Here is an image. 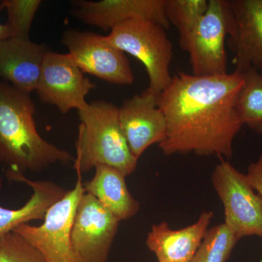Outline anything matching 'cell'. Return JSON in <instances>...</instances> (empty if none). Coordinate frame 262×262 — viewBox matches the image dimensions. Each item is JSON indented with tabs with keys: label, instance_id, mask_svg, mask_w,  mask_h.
I'll use <instances>...</instances> for the list:
<instances>
[{
	"label": "cell",
	"instance_id": "1",
	"mask_svg": "<svg viewBox=\"0 0 262 262\" xmlns=\"http://www.w3.org/2000/svg\"><path fill=\"white\" fill-rule=\"evenodd\" d=\"M244 74L200 77L179 72L158 96L167 122L159 144L165 155L194 153L230 158L234 138L242 128L235 101Z\"/></svg>",
	"mask_w": 262,
	"mask_h": 262
},
{
	"label": "cell",
	"instance_id": "2",
	"mask_svg": "<svg viewBox=\"0 0 262 262\" xmlns=\"http://www.w3.org/2000/svg\"><path fill=\"white\" fill-rule=\"evenodd\" d=\"M34 113L30 94L0 80V164L24 173L41 171L55 163L74 162L70 153L38 134Z\"/></svg>",
	"mask_w": 262,
	"mask_h": 262
},
{
	"label": "cell",
	"instance_id": "3",
	"mask_svg": "<svg viewBox=\"0 0 262 262\" xmlns=\"http://www.w3.org/2000/svg\"><path fill=\"white\" fill-rule=\"evenodd\" d=\"M79 116L74 160L77 173H88L98 165L113 167L125 177L134 173L139 160L131 152L122 132L119 107L107 101H92L79 112Z\"/></svg>",
	"mask_w": 262,
	"mask_h": 262
},
{
	"label": "cell",
	"instance_id": "4",
	"mask_svg": "<svg viewBox=\"0 0 262 262\" xmlns=\"http://www.w3.org/2000/svg\"><path fill=\"white\" fill-rule=\"evenodd\" d=\"M166 29L145 20H130L110 31L108 40L124 53L139 60L149 76V89L159 96L171 82L170 67L173 46Z\"/></svg>",
	"mask_w": 262,
	"mask_h": 262
},
{
	"label": "cell",
	"instance_id": "5",
	"mask_svg": "<svg viewBox=\"0 0 262 262\" xmlns=\"http://www.w3.org/2000/svg\"><path fill=\"white\" fill-rule=\"evenodd\" d=\"M75 187L48 209L40 226L28 224L13 231L42 254L47 262H84L72 242V227L76 209L84 193L82 174L77 173Z\"/></svg>",
	"mask_w": 262,
	"mask_h": 262
},
{
	"label": "cell",
	"instance_id": "6",
	"mask_svg": "<svg viewBox=\"0 0 262 262\" xmlns=\"http://www.w3.org/2000/svg\"><path fill=\"white\" fill-rule=\"evenodd\" d=\"M229 16V0H209L205 14L187 37L179 42L189 54L192 75L206 77L227 73L225 42Z\"/></svg>",
	"mask_w": 262,
	"mask_h": 262
},
{
	"label": "cell",
	"instance_id": "7",
	"mask_svg": "<svg viewBox=\"0 0 262 262\" xmlns=\"http://www.w3.org/2000/svg\"><path fill=\"white\" fill-rule=\"evenodd\" d=\"M211 178L225 207V225L236 238L256 235L262 239V198L255 192L247 176L223 160Z\"/></svg>",
	"mask_w": 262,
	"mask_h": 262
},
{
	"label": "cell",
	"instance_id": "8",
	"mask_svg": "<svg viewBox=\"0 0 262 262\" xmlns=\"http://www.w3.org/2000/svg\"><path fill=\"white\" fill-rule=\"evenodd\" d=\"M61 42L83 73L118 85L130 84L135 80L125 53L112 44L107 36L68 29L63 33Z\"/></svg>",
	"mask_w": 262,
	"mask_h": 262
},
{
	"label": "cell",
	"instance_id": "9",
	"mask_svg": "<svg viewBox=\"0 0 262 262\" xmlns=\"http://www.w3.org/2000/svg\"><path fill=\"white\" fill-rule=\"evenodd\" d=\"M95 88L70 55L48 52L36 90L43 103L56 106L63 114L74 108L82 111L89 106L86 96Z\"/></svg>",
	"mask_w": 262,
	"mask_h": 262
},
{
	"label": "cell",
	"instance_id": "10",
	"mask_svg": "<svg viewBox=\"0 0 262 262\" xmlns=\"http://www.w3.org/2000/svg\"><path fill=\"white\" fill-rule=\"evenodd\" d=\"M120 221L89 193L81 196L72 227V242L84 262H107Z\"/></svg>",
	"mask_w": 262,
	"mask_h": 262
},
{
	"label": "cell",
	"instance_id": "11",
	"mask_svg": "<svg viewBox=\"0 0 262 262\" xmlns=\"http://www.w3.org/2000/svg\"><path fill=\"white\" fill-rule=\"evenodd\" d=\"M72 14L86 24L111 31L130 20H145L168 29L165 0H102L71 2Z\"/></svg>",
	"mask_w": 262,
	"mask_h": 262
},
{
	"label": "cell",
	"instance_id": "12",
	"mask_svg": "<svg viewBox=\"0 0 262 262\" xmlns=\"http://www.w3.org/2000/svg\"><path fill=\"white\" fill-rule=\"evenodd\" d=\"M119 120L130 151L137 160L166 136V119L158 104V96L149 89L124 101L119 108Z\"/></svg>",
	"mask_w": 262,
	"mask_h": 262
},
{
	"label": "cell",
	"instance_id": "13",
	"mask_svg": "<svg viewBox=\"0 0 262 262\" xmlns=\"http://www.w3.org/2000/svg\"><path fill=\"white\" fill-rule=\"evenodd\" d=\"M228 44L236 71L262 74V0H229Z\"/></svg>",
	"mask_w": 262,
	"mask_h": 262
},
{
	"label": "cell",
	"instance_id": "14",
	"mask_svg": "<svg viewBox=\"0 0 262 262\" xmlns=\"http://www.w3.org/2000/svg\"><path fill=\"white\" fill-rule=\"evenodd\" d=\"M46 46L30 39L9 37L0 42V80L30 94L37 90Z\"/></svg>",
	"mask_w": 262,
	"mask_h": 262
},
{
	"label": "cell",
	"instance_id": "15",
	"mask_svg": "<svg viewBox=\"0 0 262 262\" xmlns=\"http://www.w3.org/2000/svg\"><path fill=\"white\" fill-rule=\"evenodd\" d=\"M213 213L203 211L195 223L174 230L166 222L151 227L146 244L159 262H190L208 232Z\"/></svg>",
	"mask_w": 262,
	"mask_h": 262
},
{
	"label": "cell",
	"instance_id": "16",
	"mask_svg": "<svg viewBox=\"0 0 262 262\" xmlns=\"http://www.w3.org/2000/svg\"><path fill=\"white\" fill-rule=\"evenodd\" d=\"M8 178L24 182L32 187L30 199L21 208L9 209L0 206V236L13 230L18 226L33 220H44L46 213L57 201L65 195L67 190L49 181L29 180L24 173L8 170Z\"/></svg>",
	"mask_w": 262,
	"mask_h": 262
},
{
	"label": "cell",
	"instance_id": "17",
	"mask_svg": "<svg viewBox=\"0 0 262 262\" xmlns=\"http://www.w3.org/2000/svg\"><path fill=\"white\" fill-rule=\"evenodd\" d=\"M91 180L83 183L84 192L95 196L119 221L130 220L140 209V203L130 194L125 176L117 169L98 165Z\"/></svg>",
	"mask_w": 262,
	"mask_h": 262
},
{
	"label": "cell",
	"instance_id": "18",
	"mask_svg": "<svg viewBox=\"0 0 262 262\" xmlns=\"http://www.w3.org/2000/svg\"><path fill=\"white\" fill-rule=\"evenodd\" d=\"M244 82L235 101L243 125L262 135V74L255 70L244 72Z\"/></svg>",
	"mask_w": 262,
	"mask_h": 262
},
{
	"label": "cell",
	"instance_id": "19",
	"mask_svg": "<svg viewBox=\"0 0 262 262\" xmlns=\"http://www.w3.org/2000/svg\"><path fill=\"white\" fill-rule=\"evenodd\" d=\"M238 239L225 225L208 229L190 262H226Z\"/></svg>",
	"mask_w": 262,
	"mask_h": 262
},
{
	"label": "cell",
	"instance_id": "20",
	"mask_svg": "<svg viewBox=\"0 0 262 262\" xmlns=\"http://www.w3.org/2000/svg\"><path fill=\"white\" fill-rule=\"evenodd\" d=\"M208 7L207 0H165L167 19L178 30L179 42L192 32Z\"/></svg>",
	"mask_w": 262,
	"mask_h": 262
},
{
	"label": "cell",
	"instance_id": "21",
	"mask_svg": "<svg viewBox=\"0 0 262 262\" xmlns=\"http://www.w3.org/2000/svg\"><path fill=\"white\" fill-rule=\"evenodd\" d=\"M42 4L40 0H4L0 10L8 13L7 25L11 31V37L29 39V32L34 16Z\"/></svg>",
	"mask_w": 262,
	"mask_h": 262
},
{
	"label": "cell",
	"instance_id": "22",
	"mask_svg": "<svg viewBox=\"0 0 262 262\" xmlns=\"http://www.w3.org/2000/svg\"><path fill=\"white\" fill-rule=\"evenodd\" d=\"M0 262H47L21 236L10 232L0 236Z\"/></svg>",
	"mask_w": 262,
	"mask_h": 262
},
{
	"label": "cell",
	"instance_id": "23",
	"mask_svg": "<svg viewBox=\"0 0 262 262\" xmlns=\"http://www.w3.org/2000/svg\"><path fill=\"white\" fill-rule=\"evenodd\" d=\"M246 176L251 185L262 198V153L257 161L249 165Z\"/></svg>",
	"mask_w": 262,
	"mask_h": 262
},
{
	"label": "cell",
	"instance_id": "24",
	"mask_svg": "<svg viewBox=\"0 0 262 262\" xmlns=\"http://www.w3.org/2000/svg\"><path fill=\"white\" fill-rule=\"evenodd\" d=\"M11 37V31L7 24H0V42Z\"/></svg>",
	"mask_w": 262,
	"mask_h": 262
}]
</instances>
